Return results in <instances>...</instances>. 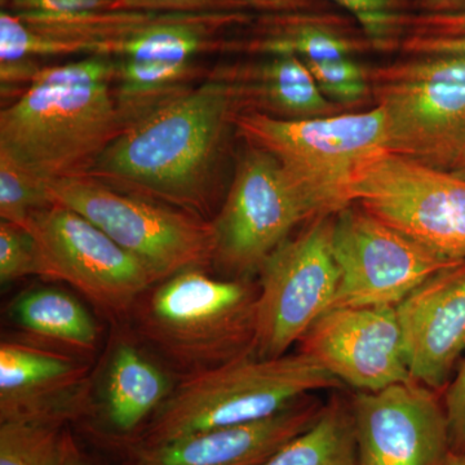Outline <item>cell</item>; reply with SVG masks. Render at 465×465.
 Listing matches in <instances>:
<instances>
[{"instance_id": "6da1fadb", "label": "cell", "mask_w": 465, "mask_h": 465, "mask_svg": "<svg viewBox=\"0 0 465 465\" xmlns=\"http://www.w3.org/2000/svg\"><path fill=\"white\" fill-rule=\"evenodd\" d=\"M235 108L231 84L223 79L179 92L125 125L87 176L203 217Z\"/></svg>"}, {"instance_id": "7a4b0ae2", "label": "cell", "mask_w": 465, "mask_h": 465, "mask_svg": "<svg viewBox=\"0 0 465 465\" xmlns=\"http://www.w3.org/2000/svg\"><path fill=\"white\" fill-rule=\"evenodd\" d=\"M106 56L39 69L25 94L0 114V154L45 183L84 176L124 130Z\"/></svg>"}, {"instance_id": "3957f363", "label": "cell", "mask_w": 465, "mask_h": 465, "mask_svg": "<svg viewBox=\"0 0 465 465\" xmlns=\"http://www.w3.org/2000/svg\"><path fill=\"white\" fill-rule=\"evenodd\" d=\"M259 284L188 269L153 284L128 317L134 338L179 379L255 353Z\"/></svg>"}, {"instance_id": "277c9868", "label": "cell", "mask_w": 465, "mask_h": 465, "mask_svg": "<svg viewBox=\"0 0 465 465\" xmlns=\"http://www.w3.org/2000/svg\"><path fill=\"white\" fill-rule=\"evenodd\" d=\"M341 385L302 351L275 358L246 354L179 379L130 448L162 445L192 434L253 423L278 414L308 394Z\"/></svg>"}, {"instance_id": "5b68a950", "label": "cell", "mask_w": 465, "mask_h": 465, "mask_svg": "<svg viewBox=\"0 0 465 465\" xmlns=\"http://www.w3.org/2000/svg\"><path fill=\"white\" fill-rule=\"evenodd\" d=\"M234 124L247 142L280 163L312 220L354 204L358 174L388 152L387 122L379 106L300 121L247 112L235 114Z\"/></svg>"}, {"instance_id": "8992f818", "label": "cell", "mask_w": 465, "mask_h": 465, "mask_svg": "<svg viewBox=\"0 0 465 465\" xmlns=\"http://www.w3.org/2000/svg\"><path fill=\"white\" fill-rule=\"evenodd\" d=\"M47 188L52 203L90 220L139 260L157 283L213 265V223L203 217L116 191L87 174L48 183Z\"/></svg>"}, {"instance_id": "52a82bcc", "label": "cell", "mask_w": 465, "mask_h": 465, "mask_svg": "<svg viewBox=\"0 0 465 465\" xmlns=\"http://www.w3.org/2000/svg\"><path fill=\"white\" fill-rule=\"evenodd\" d=\"M388 152L448 171L465 133V56H416L369 73Z\"/></svg>"}, {"instance_id": "ba28073f", "label": "cell", "mask_w": 465, "mask_h": 465, "mask_svg": "<svg viewBox=\"0 0 465 465\" xmlns=\"http://www.w3.org/2000/svg\"><path fill=\"white\" fill-rule=\"evenodd\" d=\"M354 203L448 262L465 260V179L393 153L353 186Z\"/></svg>"}, {"instance_id": "9c48e42d", "label": "cell", "mask_w": 465, "mask_h": 465, "mask_svg": "<svg viewBox=\"0 0 465 465\" xmlns=\"http://www.w3.org/2000/svg\"><path fill=\"white\" fill-rule=\"evenodd\" d=\"M333 216L318 217L287 238L259 271L255 354L284 356L330 311L339 284Z\"/></svg>"}, {"instance_id": "30bf717a", "label": "cell", "mask_w": 465, "mask_h": 465, "mask_svg": "<svg viewBox=\"0 0 465 465\" xmlns=\"http://www.w3.org/2000/svg\"><path fill=\"white\" fill-rule=\"evenodd\" d=\"M26 231L39 258V277L63 281L112 318L128 317L157 283L148 269L90 220L51 204L33 213Z\"/></svg>"}, {"instance_id": "8fae6325", "label": "cell", "mask_w": 465, "mask_h": 465, "mask_svg": "<svg viewBox=\"0 0 465 465\" xmlns=\"http://www.w3.org/2000/svg\"><path fill=\"white\" fill-rule=\"evenodd\" d=\"M332 251L339 284L331 309L396 308L428 278L459 262L440 258L357 203L333 216Z\"/></svg>"}, {"instance_id": "7c38bea8", "label": "cell", "mask_w": 465, "mask_h": 465, "mask_svg": "<svg viewBox=\"0 0 465 465\" xmlns=\"http://www.w3.org/2000/svg\"><path fill=\"white\" fill-rule=\"evenodd\" d=\"M307 210L280 163L264 150L246 153L220 213L213 219V265L235 278L259 273L266 258Z\"/></svg>"}, {"instance_id": "4fadbf2b", "label": "cell", "mask_w": 465, "mask_h": 465, "mask_svg": "<svg viewBox=\"0 0 465 465\" xmlns=\"http://www.w3.org/2000/svg\"><path fill=\"white\" fill-rule=\"evenodd\" d=\"M351 410L360 465H442L451 451L445 406L419 382L358 391Z\"/></svg>"}, {"instance_id": "5bb4252c", "label": "cell", "mask_w": 465, "mask_h": 465, "mask_svg": "<svg viewBox=\"0 0 465 465\" xmlns=\"http://www.w3.org/2000/svg\"><path fill=\"white\" fill-rule=\"evenodd\" d=\"M300 342V351L358 391L412 381L396 308L330 309Z\"/></svg>"}, {"instance_id": "9a60e30c", "label": "cell", "mask_w": 465, "mask_h": 465, "mask_svg": "<svg viewBox=\"0 0 465 465\" xmlns=\"http://www.w3.org/2000/svg\"><path fill=\"white\" fill-rule=\"evenodd\" d=\"M90 366L26 341L0 345V423H84L91 407Z\"/></svg>"}, {"instance_id": "2e32d148", "label": "cell", "mask_w": 465, "mask_h": 465, "mask_svg": "<svg viewBox=\"0 0 465 465\" xmlns=\"http://www.w3.org/2000/svg\"><path fill=\"white\" fill-rule=\"evenodd\" d=\"M396 314L412 381L442 390L465 351V260L416 287Z\"/></svg>"}, {"instance_id": "e0dca14e", "label": "cell", "mask_w": 465, "mask_h": 465, "mask_svg": "<svg viewBox=\"0 0 465 465\" xmlns=\"http://www.w3.org/2000/svg\"><path fill=\"white\" fill-rule=\"evenodd\" d=\"M173 376L136 338L116 339L100 396L92 401L82 423L87 436L106 449L124 452L173 393Z\"/></svg>"}, {"instance_id": "ac0fdd59", "label": "cell", "mask_w": 465, "mask_h": 465, "mask_svg": "<svg viewBox=\"0 0 465 465\" xmlns=\"http://www.w3.org/2000/svg\"><path fill=\"white\" fill-rule=\"evenodd\" d=\"M324 405L312 394L271 418L183 437L155 446H133L119 465H264L289 440L307 430Z\"/></svg>"}, {"instance_id": "d6986e66", "label": "cell", "mask_w": 465, "mask_h": 465, "mask_svg": "<svg viewBox=\"0 0 465 465\" xmlns=\"http://www.w3.org/2000/svg\"><path fill=\"white\" fill-rule=\"evenodd\" d=\"M215 78L231 84L237 106L246 104L250 112L273 118L300 121L341 112L320 90L305 61L293 54H274L258 66Z\"/></svg>"}, {"instance_id": "ffe728a7", "label": "cell", "mask_w": 465, "mask_h": 465, "mask_svg": "<svg viewBox=\"0 0 465 465\" xmlns=\"http://www.w3.org/2000/svg\"><path fill=\"white\" fill-rule=\"evenodd\" d=\"M11 316L16 326L38 341L88 356L99 341V327L74 296L52 287L24 292L15 300Z\"/></svg>"}, {"instance_id": "44dd1931", "label": "cell", "mask_w": 465, "mask_h": 465, "mask_svg": "<svg viewBox=\"0 0 465 465\" xmlns=\"http://www.w3.org/2000/svg\"><path fill=\"white\" fill-rule=\"evenodd\" d=\"M264 465H360L351 405L332 400L304 432Z\"/></svg>"}, {"instance_id": "7402d4cb", "label": "cell", "mask_w": 465, "mask_h": 465, "mask_svg": "<svg viewBox=\"0 0 465 465\" xmlns=\"http://www.w3.org/2000/svg\"><path fill=\"white\" fill-rule=\"evenodd\" d=\"M202 47L201 27L191 23L155 24L122 38L106 39L108 54L139 61L186 64Z\"/></svg>"}, {"instance_id": "603a6c76", "label": "cell", "mask_w": 465, "mask_h": 465, "mask_svg": "<svg viewBox=\"0 0 465 465\" xmlns=\"http://www.w3.org/2000/svg\"><path fill=\"white\" fill-rule=\"evenodd\" d=\"M397 41L414 56H465V9L401 14Z\"/></svg>"}, {"instance_id": "cb8c5ba5", "label": "cell", "mask_w": 465, "mask_h": 465, "mask_svg": "<svg viewBox=\"0 0 465 465\" xmlns=\"http://www.w3.org/2000/svg\"><path fill=\"white\" fill-rule=\"evenodd\" d=\"M70 433L64 425L0 423V465H64Z\"/></svg>"}, {"instance_id": "d4e9b609", "label": "cell", "mask_w": 465, "mask_h": 465, "mask_svg": "<svg viewBox=\"0 0 465 465\" xmlns=\"http://www.w3.org/2000/svg\"><path fill=\"white\" fill-rule=\"evenodd\" d=\"M47 183L36 179L0 154V217L2 222L26 229L33 213L51 206Z\"/></svg>"}, {"instance_id": "484cf974", "label": "cell", "mask_w": 465, "mask_h": 465, "mask_svg": "<svg viewBox=\"0 0 465 465\" xmlns=\"http://www.w3.org/2000/svg\"><path fill=\"white\" fill-rule=\"evenodd\" d=\"M274 54H293L305 63H322L348 57L354 45L338 34L316 25H302L264 45Z\"/></svg>"}, {"instance_id": "4316f807", "label": "cell", "mask_w": 465, "mask_h": 465, "mask_svg": "<svg viewBox=\"0 0 465 465\" xmlns=\"http://www.w3.org/2000/svg\"><path fill=\"white\" fill-rule=\"evenodd\" d=\"M305 64L324 96L335 103H356L370 90L369 73L348 57Z\"/></svg>"}, {"instance_id": "83f0119b", "label": "cell", "mask_w": 465, "mask_h": 465, "mask_svg": "<svg viewBox=\"0 0 465 465\" xmlns=\"http://www.w3.org/2000/svg\"><path fill=\"white\" fill-rule=\"evenodd\" d=\"M29 275H39L33 235L21 226L0 223V281L7 284Z\"/></svg>"}, {"instance_id": "f1b7e54d", "label": "cell", "mask_w": 465, "mask_h": 465, "mask_svg": "<svg viewBox=\"0 0 465 465\" xmlns=\"http://www.w3.org/2000/svg\"><path fill=\"white\" fill-rule=\"evenodd\" d=\"M451 451H465V360L446 393Z\"/></svg>"}, {"instance_id": "f546056e", "label": "cell", "mask_w": 465, "mask_h": 465, "mask_svg": "<svg viewBox=\"0 0 465 465\" xmlns=\"http://www.w3.org/2000/svg\"><path fill=\"white\" fill-rule=\"evenodd\" d=\"M64 465H97L87 454L79 448L78 443L70 433L69 442H67L65 464Z\"/></svg>"}, {"instance_id": "4dcf8cb0", "label": "cell", "mask_w": 465, "mask_h": 465, "mask_svg": "<svg viewBox=\"0 0 465 465\" xmlns=\"http://www.w3.org/2000/svg\"><path fill=\"white\" fill-rule=\"evenodd\" d=\"M448 171L465 179V133L461 136L460 143H459L457 152H455Z\"/></svg>"}, {"instance_id": "1f68e13d", "label": "cell", "mask_w": 465, "mask_h": 465, "mask_svg": "<svg viewBox=\"0 0 465 465\" xmlns=\"http://www.w3.org/2000/svg\"><path fill=\"white\" fill-rule=\"evenodd\" d=\"M442 465H465V451H450Z\"/></svg>"}]
</instances>
